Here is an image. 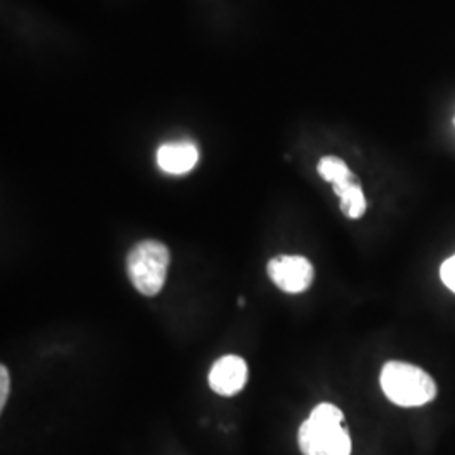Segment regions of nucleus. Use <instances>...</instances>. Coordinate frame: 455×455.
Returning a JSON list of instances; mask_svg holds the SVG:
<instances>
[{
    "label": "nucleus",
    "mask_w": 455,
    "mask_h": 455,
    "mask_svg": "<svg viewBox=\"0 0 455 455\" xmlns=\"http://www.w3.org/2000/svg\"><path fill=\"white\" fill-rule=\"evenodd\" d=\"M344 413L332 403H321L299 428V447L304 455H351L353 443L342 425Z\"/></svg>",
    "instance_id": "1"
},
{
    "label": "nucleus",
    "mask_w": 455,
    "mask_h": 455,
    "mask_svg": "<svg viewBox=\"0 0 455 455\" xmlns=\"http://www.w3.org/2000/svg\"><path fill=\"white\" fill-rule=\"evenodd\" d=\"M379 385L385 396L398 407H422L437 396L434 378L403 361H388L381 370Z\"/></svg>",
    "instance_id": "2"
},
{
    "label": "nucleus",
    "mask_w": 455,
    "mask_h": 455,
    "mask_svg": "<svg viewBox=\"0 0 455 455\" xmlns=\"http://www.w3.org/2000/svg\"><path fill=\"white\" fill-rule=\"evenodd\" d=\"M171 267L169 248L157 240H144L127 255V275L132 285L146 297H156L167 280Z\"/></svg>",
    "instance_id": "3"
},
{
    "label": "nucleus",
    "mask_w": 455,
    "mask_h": 455,
    "mask_svg": "<svg viewBox=\"0 0 455 455\" xmlns=\"http://www.w3.org/2000/svg\"><path fill=\"white\" fill-rule=\"evenodd\" d=\"M317 171L323 180L334 186V193L341 199V212L349 220H359L366 212L368 203L361 184L347 164L336 156H325L319 161Z\"/></svg>",
    "instance_id": "4"
},
{
    "label": "nucleus",
    "mask_w": 455,
    "mask_h": 455,
    "mask_svg": "<svg viewBox=\"0 0 455 455\" xmlns=\"http://www.w3.org/2000/svg\"><path fill=\"white\" fill-rule=\"evenodd\" d=\"M267 274L276 287L285 293L309 291L314 282V267L306 257L280 255L267 265Z\"/></svg>",
    "instance_id": "5"
},
{
    "label": "nucleus",
    "mask_w": 455,
    "mask_h": 455,
    "mask_svg": "<svg viewBox=\"0 0 455 455\" xmlns=\"http://www.w3.org/2000/svg\"><path fill=\"white\" fill-rule=\"evenodd\" d=\"M248 381V364L242 356L227 355L212 364L208 383L220 396H235L243 390Z\"/></svg>",
    "instance_id": "6"
},
{
    "label": "nucleus",
    "mask_w": 455,
    "mask_h": 455,
    "mask_svg": "<svg viewBox=\"0 0 455 455\" xmlns=\"http://www.w3.org/2000/svg\"><path fill=\"white\" fill-rule=\"evenodd\" d=\"M199 161V150L189 140L167 142L157 150V165L165 174L182 176L195 169Z\"/></svg>",
    "instance_id": "7"
},
{
    "label": "nucleus",
    "mask_w": 455,
    "mask_h": 455,
    "mask_svg": "<svg viewBox=\"0 0 455 455\" xmlns=\"http://www.w3.org/2000/svg\"><path fill=\"white\" fill-rule=\"evenodd\" d=\"M440 278L445 283V287L455 293V255L442 263Z\"/></svg>",
    "instance_id": "8"
},
{
    "label": "nucleus",
    "mask_w": 455,
    "mask_h": 455,
    "mask_svg": "<svg viewBox=\"0 0 455 455\" xmlns=\"http://www.w3.org/2000/svg\"><path fill=\"white\" fill-rule=\"evenodd\" d=\"M9 390H11V376L5 364L0 366V410H4L7 398H9Z\"/></svg>",
    "instance_id": "9"
},
{
    "label": "nucleus",
    "mask_w": 455,
    "mask_h": 455,
    "mask_svg": "<svg viewBox=\"0 0 455 455\" xmlns=\"http://www.w3.org/2000/svg\"><path fill=\"white\" fill-rule=\"evenodd\" d=\"M238 306H240V307H243V306H244L243 297H240V299H238Z\"/></svg>",
    "instance_id": "10"
}]
</instances>
